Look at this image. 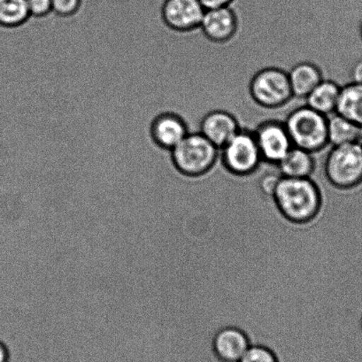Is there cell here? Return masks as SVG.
<instances>
[{
  "instance_id": "obj_1",
  "label": "cell",
  "mask_w": 362,
  "mask_h": 362,
  "mask_svg": "<svg viewBox=\"0 0 362 362\" xmlns=\"http://www.w3.org/2000/svg\"><path fill=\"white\" fill-rule=\"evenodd\" d=\"M284 122L293 146L316 156L329 146L328 116L320 114L308 105L293 109Z\"/></svg>"
},
{
  "instance_id": "obj_2",
  "label": "cell",
  "mask_w": 362,
  "mask_h": 362,
  "mask_svg": "<svg viewBox=\"0 0 362 362\" xmlns=\"http://www.w3.org/2000/svg\"><path fill=\"white\" fill-rule=\"evenodd\" d=\"M276 202L281 211L293 221H305L318 209L317 186L310 177H282L275 191Z\"/></svg>"
},
{
  "instance_id": "obj_3",
  "label": "cell",
  "mask_w": 362,
  "mask_h": 362,
  "mask_svg": "<svg viewBox=\"0 0 362 362\" xmlns=\"http://www.w3.org/2000/svg\"><path fill=\"white\" fill-rule=\"evenodd\" d=\"M170 154L175 168L188 177L206 174L220 160V150L199 132H189Z\"/></svg>"
},
{
  "instance_id": "obj_4",
  "label": "cell",
  "mask_w": 362,
  "mask_h": 362,
  "mask_svg": "<svg viewBox=\"0 0 362 362\" xmlns=\"http://www.w3.org/2000/svg\"><path fill=\"white\" fill-rule=\"evenodd\" d=\"M323 173L332 185L354 188L362 182V146L360 142L332 146L322 163Z\"/></svg>"
},
{
  "instance_id": "obj_5",
  "label": "cell",
  "mask_w": 362,
  "mask_h": 362,
  "mask_svg": "<svg viewBox=\"0 0 362 362\" xmlns=\"http://www.w3.org/2000/svg\"><path fill=\"white\" fill-rule=\"evenodd\" d=\"M249 95L258 107L275 110L293 98L288 72L277 66L259 70L249 83Z\"/></svg>"
},
{
  "instance_id": "obj_6",
  "label": "cell",
  "mask_w": 362,
  "mask_h": 362,
  "mask_svg": "<svg viewBox=\"0 0 362 362\" xmlns=\"http://www.w3.org/2000/svg\"><path fill=\"white\" fill-rule=\"evenodd\" d=\"M263 163L254 132L241 128L233 138L220 149V164L235 175L255 173Z\"/></svg>"
},
{
  "instance_id": "obj_7",
  "label": "cell",
  "mask_w": 362,
  "mask_h": 362,
  "mask_svg": "<svg viewBox=\"0 0 362 362\" xmlns=\"http://www.w3.org/2000/svg\"><path fill=\"white\" fill-rule=\"evenodd\" d=\"M252 132L264 163L276 166L293 146L284 121L265 119Z\"/></svg>"
},
{
  "instance_id": "obj_8",
  "label": "cell",
  "mask_w": 362,
  "mask_h": 362,
  "mask_svg": "<svg viewBox=\"0 0 362 362\" xmlns=\"http://www.w3.org/2000/svg\"><path fill=\"white\" fill-rule=\"evenodd\" d=\"M205 11L199 0H167L163 6V18L170 29L192 35L199 30Z\"/></svg>"
},
{
  "instance_id": "obj_9",
  "label": "cell",
  "mask_w": 362,
  "mask_h": 362,
  "mask_svg": "<svg viewBox=\"0 0 362 362\" xmlns=\"http://www.w3.org/2000/svg\"><path fill=\"white\" fill-rule=\"evenodd\" d=\"M204 37L211 43L227 44L238 30V17L230 6L206 9L199 27Z\"/></svg>"
},
{
  "instance_id": "obj_10",
  "label": "cell",
  "mask_w": 362,
  "mask_h": 362,
  "mask_svg": "<svg viewBox=\"0 0 362 362\" xmlns=\"http://www.w3.org/2000/svg\"><path fill=\"white\" fill-rule=\"evenodd\" d=\"M241 128L233 114L223 109H216L203 116L199 132L220 150Z\"/></svg>"
},
{
  "instance_id": "obj_11",
  "label": "cell",
  "mask_w": 362,
  "mask_h": 362,
  "mask_svg": "<svg viewBox=\"0 0 362 362\" xmlns=\"http://www.w3.org/2000/svg\"><path fill=\"white\" fill-rule=\"evenodd\" d=\"M189 132L192 131L187 119L175 112H165L153 125L154 141L168 151L175 148Z\"/></svg>"
},
{
  "instance_id": "obj_12",
  "label": "cell",
  "mask_w": 362,
  "mask_h": 362,
  "mask_svg": "<svg viewBox=\"0 0 362 362\" xmlns=\"http://www.w3.org/2000/svg\"><path fill=\"white\" fill-rule=\"evenodd\" d=\"M250 347L247 337L235 328H225L216 334L214 350L223 362H238Z\"/></svg>"
},
{
  "instance_id": "obj_13",
  "label": "cell",
  "mask_w": 362,
  "mask_h": 362,
  "mask_svg": "<svg viewBox=\"0 0 362 362\" xmlns=\"http://www.w3.org/2000/svg\"><path fill=\"white\" fill-rule=\"evenodd\" d=\"M293 98L305 100L323 78L322 69L315 63L302 62L297 63L288 72Z\"/></svg>"
},
{
  "instance_id": "obj_14",
  "label": "cell",
  "mask_w": 362,
  "mask_h": 362,
  "mask_svg": "<svg viewBox=\"0 0 362 362\" xmlns=\"http://www.w3.org/2000/svg\"><path fill=\"white\" fill-rule=\"evenodd\" d=\"M317 164L315 154L293 146L276 167L283 177L307 178L314 173Z\"/></svg>"
},
{
  "instance_id": "obj_15",
  "label": "cell",
  "mask_w": 362,
  "mask_h": 362,
  "mask_svg": "<svg viewBox=\"0 0 362 362\" xmlns=\"http://www.w3.org/2000/svg\"><path fill=\"white\" fill-rule=\"evenodd\" d=\"M341 87L336 81L323 79L305 98V105L325 116L335 114Z\"/></svg>"
},
{
  "instance_id": "obj_16",
  "label": "cell",
  "mask_w": 362,
  "mask_h": 362,
  "mask_svg": "<svg viewBox=\"0 0 362 362\" xmlns=\"http://www.w3.org/2000/svg\"><path fill=\"white\" fill-rule=\"evenodd\" d=\"M336 112L362 128V84L349 82L341 87Z\"/></svg>"
},
{
  "instance_id": "obj_17",
  "label": "cell",
  "mask_w": 362,
  "mask_h": 362,
  "mask_svg": "<svg viewBox=\"0 0 362 362\" xmlns=\"http://www.w3.org/2000/svg\"><path fill=\"white\" fill-rule=\"evenodd\" d=\"M362 128L339 114L328 116V139L330 146L360 141Z\"/></svg>"
},
{
  "instance_id": "obj_18",
  "label": "cell",
  "mask_w": 362,
  "mask_h": 362,
  "mask_svg": "<svg viewBox=\"0 0 362 362\" xmlns=\"http://www.w3.org/2000/svg\"><path fill=\"white\" fill-rule=\"evenodd\" d=\"M29 16L27 0H0V23L3 25H17Z\"/></svg>"
},
{
  "instance_id": "obj_19",
  "label": "cell",
  "mask_w": 362,
  "mask_h": 362,
  "mask_svg": "<svg viewBox=\"0 0 362 362\" xmlns=\"http://www.w3.org/2000/svg\"><path fill=\"white\" fill-rule=\"evenodd\" d=\"M238 362H277V360L268 348L251 346Z\"/></svg>"
},
{
  "instance_id": "obj_20",
  "label": "cell",
  "mask_w": 362,
  "mask_h": 362,
  "mask_svg": "<svg viewBox=\"0 0 362 362\" xmlns=\"http://www.w3.org/2000/svg\"><path fill=\"white\" fill-rule=\"evenodd\" d=\"M80 0H52V11L61 16L71 15L78 8Z\"/></svg>"
},
{
  "instance_id": "obj_21",
  "label": "cell",
  "mask_w": 362,
  "mask_h": 362,
  "mask_svg": "<svg viewBox=\"0 0 362 362\" xmlns=\"http://www.w3.org/2000/svg\"><path fill=\"white\" fill-rule=\"evenodd\" d=\"M30 15L40 16L52 11V0H27Z\"/></svg>"
},
{
  "instance_id": "obj_22",
  "label": "cell",
  "mask_w": 362,
  "mask_h": 362,
  "mask_svg": "<svg viewBox=\"0 0 362 362\" xmlns=\"http://www.w3.org/2000/svg\"><path fill=\"white\" fill-rule=\"evenodd\" d=\"M350 82L362 84V57L358 58L351 65L349 72Z\"/></svg>"
},
{
  "instance_id": "obj_23",
  "label": "cell",
  "mask_w": 362,
  "mask_h": 362,
  "mask_svg": "<svg viewBox=\"0 0 362 362\" xmlns=\"http://www.w3.org/2000/svg\"><path fill=\"white\" fill-rule=\"evenodd\" d=\"M205 9L221 8V6H230L235 0H199Z\"/></svg>"
},
{
  "instance_id": "obj_24",
  "label": "cell",
  "mask_w": 362,
  "mask_h": 362,
  "mask_svg": "<svg viewBox=\"0 0 362 362\" xmlns=\"http://www.w3.org/2000/svg\"><path fill=\"white\" fill-rule=\"evenodd\" d=\"M11 351L5 341L0 340V362H10Z\"/></svg>"
},
{
  "instance_id": "obj_25",
  "label": "cell",
  "mask_w": 362,
  "mask_h": 362,
  "mask_svg": "<svg viewBox=\"0 0 362 362\" xmlns=\"http://www.w3.org/2000/svg\"><path fill=\"white\" fill-rule=\"evenodd\" d=\"M2 24L0 23V27H1ZM0 30H1V28H0ZM0 42H1V37H0ZM0 55H2V50H1V43H0ZM3 63V58L1 56V64ZM3 72H4V69H3V65H2V76H3ZM5 84H4V77H3V93H4L5 90ZM4 108H5V95H4Z\"/></svg>"
},
{
  "instance_id": "obj_26",
  "label": "cell",
  "mask_w": 362,
  "mask_h": 362,
  "mask_svg": "<svg viewBox=\"0 0 362 362\" xmlns=\"http://www.w3.org/2000/svg\"><path fill=\"white\" fill-rule=\"evenodd\" d=\"M358 33H360L361 40H362V19L360 23V26H358Z\"/></svg>"
},
{
  "instance_id": "obj_27",
  "label": "cell",
  "mask_w": 362,
  "mask_h": 362,
  "mask_svg": "<svg viewBox=\"0 0 362 362\" xmlns=\"http://www.w3.org/2000/svg\"><path fill=\"white\" fill-rule=\"evenodd\" d=\"M358 325H360V328L362 330V315L361 316L360 320H358Z\"/></svg>"
},
{
  "instance_id": "obj_28",
  "label": "cell",
  "mask_w": 362,
  "mask_h": 362,
  "mask_svg": "<svg viewBox=\"0 0 362 362\" xmlns=\"http://www.w3.org/2000/svg\"><path fill=\"white\" fill-rule=\"evenodd\" d=\"M358 142H360L361 144V146H362V136H361V138L360 139V141H358Z\"/></svg>"
}]
</instances>
